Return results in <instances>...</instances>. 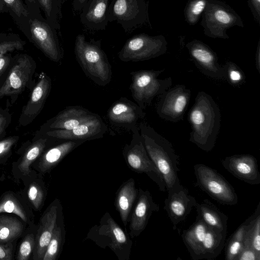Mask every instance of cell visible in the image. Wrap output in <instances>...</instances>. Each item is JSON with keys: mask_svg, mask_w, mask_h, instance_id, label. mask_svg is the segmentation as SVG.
Listing matches in <instances>:
<instances>
[{"mask_svg": "<svg viewBox=\"0 0 260 260\" xmlns=\"http://www.w3.org/2000/svg\"><path fill=\"white\" fill-rule=\"evenodd\" d=\"M188 120L191 128L189 141L204 151H211L215 145L221 122L219 107L211 95L203 91L198 93Z\"/></svg>", "mask_w": 260, "mask_h": 260, "instance_id": "6da1fadb", "label": "cell"}, {"mask_svg": "<svg viewBox=\"0 0 260 260\" xmlns=\"http://www.w3.org/2000/svg\"><path fill=\"white\" fill-rule=\"evenodd\" d=\"M139 129L149 157L164 178L166 191L180 186L179 156L171 143L145 123H140Z\"/></svg>", "mask_w": 260, "mask_h": 260, "instance_id": "7a4b0ae2", "label": "cell"}, {"mask_svg": "<svg viewBox=\"0 0 260 260\" xmlns=\"http://www.w3.org/2000/svg\"><path fill=\"white\" fill-rule=\"evenodd\" d=\"M74 52L76 60L83 72L95 84L104 86L112 78V67L101 48L100 40H86L84 35L76 38Z\"/></svg>", "mask_w": 260, "mask_h": 260, "instance_id": "3957f363", "label": "cell"}, {"mask_svg": "<svg viewBox=\"0 0 260 260\" xmlns=\"http://www.w3.org/2000/svg\"><path fill=\"white\" fill-rule=\"evenodd\" d=\"M226 235L208 226L197 215L195 221L183 231L182 240L193 260L213 259L223 249Z\"/></svg>", "mask_w": 260, "mask_h": 260, "instance_id": "277c9868", "label": "cell"}, {"mask_svg": "<svg viewBox=\"0 0 260 260\" xmlns=\"http://www.w3.org/2000/svg\"><path fill=\"white\" fill-rule=\"evenodd\" d=\"M85 239L101 248H110L119 260L130 258L133 241L108 212L103 215L98 224L90 228Z\"/></svg>", "mask_w": 260, "mask_h": 260, "instance_id": "5b68a950", "label": "cell"}, {"mask_svg": "<svg viewBox=\"0 0 260 260\" xmlns=\"http://www.w3.org/2000/svg\"><path fill=\"white\" fill-rule=\"evenodd\" d=\"M164 71L140 70L130 73L132 81L129 89L132 96L143 110L151 104L154 97L164 93L172 85L171 77L158 78Z\"/></svg>", "mask_w": 260, "mask_h": 260, "instance_id": "8992f818", "label": "cell"}, {"mask_svg": "<svg viewBox=\"0 0 260 260\" xmlns=\"http://www.w3.org/2000/svg\"><path fill=\"white\" fill-rule=\"evenodd\" d=\"M132 137L129 144H126L122 149V155L128 167L137 173L146 174L157 185L160 191H166L164 178L149 157L143 143L139 127L131 129Z\"/></svg>", "mask_w": 260, "mask_h": 260, "instance_id": "52a82bcc", "label": "cell"}, {"mask_svg": "<svg viewBox=\"0 0 260 260\" xmlns=\"http://www.w3.org/2000/svg\"><path fill=\"white\" fill-rule=\"evenodd\" d=\"M195 186L220 204L234 205L238 202L234 187L216 170L202 164L194 166Z\"/></svg>", "mask_w": 260, "mask_h": 260, "instance_id": "ba28073f", "label": "cell"}, {"mask_svg": "<svg viewBox=\"0 0 260 260\" xmlns=\"http://www.w3.org/2000/svg\"><path fill=\"white\" fill-rule=\"evenodd\" d=\"M29 39L51 61L58 62L62 51L55 29L40 13L39 6L35 9V16L29 11Z\"/></svg>", "mask_w": 260, "mask_h": 260, "instance_id": "9c48e42d", "label": "cell"}, {"mask_svg": "<svg viewBox=\"0 0 260 260\" xmlns=\"http://www.w3.org/2000/svg\"><path fill=\"white\" fill-rule=\"evenodd\" d=\"M12 65L5 82L0 87V99L10 96L12 103L32 83L37 63L26 54H19L12 59Z\"/></svg>", "mask_w": 260, "mask_h": 260, "instance_id": "30bf717a", "label": "cell"}, {"mask_svg": "<svg viewBox=\"0 0 260 260\" xmlns=\"http://www.w3.org/2000/svg\"><path fill=\"white\" fill-rule=\"evenodd\" d=\"M191 93V90L183 84L169 88L159 95L156 108L158 116L173 122L182 120Z\"/></svg>", "mask_w": 260, "mask_h": 260, "instance_id": "8fae6325", "label": "cell"}, {"mask_svg": "<svg viewBox=\"0 0 260 260\" xmlns=\"http://www.w3.org/2000/svg\"><path fill=\"white\" fill-rule=\"evenodd\" d=\"M144 0H111L109 4L108 22H116L125 32L134 30L144 20Z\"/></svg>", "mask_w": 260, "mask_h": 260, "instance_id": "7c38bea8", "label": "cell"}, {"mask_svg": "<svg viewBox=\"0 0 260 260\" xmlns=\"http://www.w3.org/2000/svg\"><path fill=\"white\" fill-rule=\"evenodd\" d=\"M107 129L106 124L98 114L94 117L80 123L70 129H53L44 134L59 141L84 140L100 139L104 137Z\"/></svg>", "mask_w": 260, "mask_h": 260, "instance_id": "4fadbf2b", "label": "cell"}, {"mask_svg": "<svg viewBox=\"0 0 260 260\" xmlns=\"http://www.w3.org/2000/svg\"><path fill=\"white\" fill-rule=\"evenodd\" d=\"M167 192L164 208L175 230L178 224L186 218L198 202L182 184Z\"/></svg>", "mask_w": 260, "mask_h": 260, "instance_id": "5bb4252c", "label": "cell"}, {"mask_svg": "<svg viewBox=\"0 0 260 260\" xmlns=\"http://www.w3.org/2000/svg\"><path fill=\"white\" fill-rule=\"evenodd\" d=\"M159 205L156 204L148 190L139 188V193L128 218L129 236L138 237L146 228L150 217L154 212H158Z\"/></svg>", "mask_w": 260, "mask_h": 260, "instance_id": "9a60e30c", "label": "cell"}, {"mask_svg": "<svg viewBox=\"0 0 260 260\" xmlns=\"http://www.w3.org/2000/svg\"><path fill=\"white\" fill-rule=\"evenodd\" d=\"M51 85V78L44 72L40 73L27 103L22 108L19 118L21 125L25 126L30 124L41 113L50 92Z\"/></svg>", "mask_w": 260, "mask_h": 260, "instance_id": "2e32d148", "label": "cell"}, {"mask_svg": "<svg viewBox=\"0 0 260 260\" xmlns=\"http://www.w3.org/2000/svg\"><path fill=\"white\" fill-rule=\"evenodd\" d=\"M223 167L233 176L247 183H260V173L257 161L250 154H235L225 157L222 161Z\"/></svg>", "mask_w": 260, "mask_h": 260, "instance_id": "e0dca14e", "label": "cell"}, {"mask_svg": "<svg viewBox=\"0 0 260 260\" xmlns=\"http://www.w3.org/2000/svg\"><path fill=\"white\" fill-rule=\"evenodd\" d=\"M62 206L58 199H55L42 215L35 240V259L43 260L54 229L61 213Z\"/></svg>", "mask_w": 260, "mask_h": 260, "instance_id": "ac0fdd59", "label": "cell"}, {"mask_svg": "<svg viewBox=\"0 0 260 260\" xmlns=\"http://www.w3.org/2000/svg\"><path fill=\"white\" fill-rule=\"evenodd\" d=\"M145 116L137 104L126 98H120L109 108L107 117L111 124L131 129Z\"/></svg>", "mask_w": 260, "mask_h": 260, "instance_id": "d6986e66", "label": "cell"}, {"mask_svg": "<svg viewBox=\"0 0 260 260\" xmlns=\"http://www.w3.org/2000/svg\"><path fill=\"white\" fill-rule=\"evenodd\" d=\"M159 54V48L154 41L138 35L128 39L119 51L118 57L124 62L139 61L155 57Z\"/></svg>", "mask_w": 260, "mask_h": 260, "instance_id": "ffe728a7", "label": "cell"}, {"mask_svg": "<svg viewBox=\"0 0 260 260\" xmlns=\"http://www.w3.org/2000/svg\"><path fill=\"white\" fill-rule=\"evenodd\" d=\"M97 115L81 106H69L48 120L43 125L41 133L53 129H70Z\"/></svg>", "mask_w": 260, "mask_h": 260, "instance_id": "44dd1931", "label": "cell"}, {"mask_svg": "<svg viewBox=\"0 0 260 260\" xmlns=\"http://www.w3.org/2000/svg\"><path fill=\"white\" fill-rule=\"evenodd\" d=\"M109 1L88 0L80 12V19L82 24L92 30L105 29L109 22L107 15Z\"/></svg>", "mask_w": 260, "mask_h": 260, "instance_id": "7402d4cb", "label": "cell"}, {"mask_svg": "<svg viewBox=\"0 0 260 260\" xmlns=\"http://www.w3.org/2000/svg\"><path fill=\"white\" fill-rule=\"evenodd\" d=\"M84 140H68L60 142L46 149L41 155L38 169L43 173L50 172L68 154L83 144Z\"/></svg>", "mask_w": 260, "mask_h": 260, "instance_id": "603a6c76", "label": "cell"}, {"mask_svg": "<svg viewBox=\"0 0 260 260\" xmlns=\"http://www.w3.org/2000/svg\"><path fill=\"white\" fill-rule=\"evenodd\" d=\"M138 193L139 188L136 187L135 181L132 178L123 182L116 192L114 205L125 226L128 222V218Z\"/></svg>", "mask_w": 260, "mask_h": 260, "instance_id": "cb8c5ba5", "label": "cell"}, {"mask_svg": "<svg viewBox=\"0 0 260 260\" xmlns=\"http://www.w3.org/2000/svg\"><path fill=\"white\" fill-rule=\"evenodd\" d=\"M196 67L205 75L216 79L225 77L224 66L220 65L213 53L201 47H194L190 50Z\"/></svg>", "mask_w": 260, "mask_h": 260, "instance_id": "d4e9b609", "label": "cell"}, {"mask_svg": "<svg viewBox=\"0 0 260 260\" xmlns=\"http://www.w3.org/2000/svg\"><path fill=\"white\" fill-rule=\"evenodd\" d=\"M194 208L198 215L211 228L227 234L228 217L209 200L197 203Z\"/></svg>", "mask_w": 260, "mask_h": 260, "instance_id": "484cf974", "label": "cell"}, {"mask_svg": "<svg viewBox=\"0 0 260 260\" xmlns=\"http://www.w3.org/2000/svg\"><path fill=\"white\" fill-rule=\"evenodd\" d=\"M36 140L24 152L21 160L18 165L19 171L24 175L30 173V165L47 149L48 146H52L62 142L44 134Z\"/></svg>", "mask_w": 260, "mask_h": 260, "instance_id": "4316f807", "label": "cell"}, {"mask_svg": "<svg viewBox=\"0 0 260 260\" xmlns=\"http://www.w3.org/2000/svg\"><path fill=\"white\" fill-rule=\"evenodd\" d=\"M66 230L63 212L60 214L48 245L43 260H56L59 257L65 241Z\"/></svg>", "mask_w": 260, "mask_h": 260, "instance_id": "83f0119b", "label": "cell"}, {"mask_svg": "<svg viewBox=\"0 0 260 260\" xmlns=\"http://www.w3.org/2000/svg\"><path fill=\"white\" fill-rule=\"evenodd\" d=\"M251 215L242 223L229 239L225 248L226 260H237L244 245L246 230L251 219Z\"/></svg>", "mask_w": 260, "mask_h": 260, "instance_id": "f1b7e54d", "label": "cell"}, {"mask_svg": "<svg viewBox=\"0 0 260 260\" xmlns=\"http://www.w3.org/2000/svg\"><path fill=\"white\" fill-rule=\"evenodd\" d=\"M251 215L245 234L243 247L251 249L260 254V203Z\"/></svg>", "mask_w": 260, "mask_h": 260, "instance_id": "f546056e", "label": "cell"}, {"mask_svg": "<svg viewBox=\"0 0 260 260\" xmlns=\"http://www.w3.org/2000/svg\"><path fill=\"white\" fill-rule=\"evenodd\" d=\"M23 225L15 217L0 216V243L11 242L22 234Z\"/></svg>", "mask_w": 260, "mask_h": 260, "instance_id": "4dcf8cb0", "label": "cell"}, {"mask_svg": "<svg viewBox=\"0 0 260 260\" xmlns=\"http://www.w3.org/2000/svg\"><path fill=\"white\" fill-rule=\"evenodd\" d=\"M44 11L46 19L56 29L60 28L59 19L61 17V8L58 0H37Z\"/></svg>", "mask_w": 260, "mask_h": 260, "instance_id": "1f68e13d", "label": "cell"}, {"mask_svg": "<svg viewBox=\"0 0 260 260\" xmlns=\"http://www.w3.org/2000/svg\"><path fill=\"white\" fill-rule=\"evenodd\" d=\"M26 42L15 34H0V58L15 51L23 50Z\"/></svg>", "mask_w": 260, "mask_h": 260, "instance_id": "d6a6232c", "label": "cell"}, {"mask_svg": "<svg viewBox=\"0 0 260 260\" xmlns=\"http://www.w3.org/2000/svg\"><path fill=\"white\" fill-rule=\"evenodd\" d=\"M14 213L18 216L23 221L27 220L26 215L18 200L10 194L5 196L0 201L1 213Z\"/></svg>", "mask_w": 260, "mask_h": 260, "instance_id": "836d02e7", "label": "cell"}, {"mask_svg": "<svg viewBox=\"0 0 260 260\" xmlns=\"http://www.w3.org/2000/svg\"><path fill=\"white\" fill-rule=\"evenodd\" d=\"M10 12L13 13L16 20L27 21L29 24L30 13L29 10L21 0H3Z\"/></svg>", "mask_w": 260, "mask_h": 260, "instance_id": "e575fe53", "label": "cell"}, {"mask_svg": "<svg viewBox=\"0 0 260 260\" xmlns=\"http://www.w3.org/2000/svg\"><path fill=\"white\" fill-rule=\"evenodd\" d=\"M225 77L229 82L234 85H238L244 82V74L241 69L233 62H227L223 65Z\"/></svg>", "mask_w": 260, "mask_h": 260, "instance_id": "d590c367", "label": "cell"}, {"mask_svg": "<svg viewBox=\"0 0 260 260\" xmlns=\"http://www.w3.org/2000/svg\"><path fill=\"white\" fill-rule=\"evenodd\" d=\"M28 198L36 209H40L43 205L45 193L38 184L35 183L29 185L27 191Z\"/></svg>", "mask_w": 260, "mask_h": 260, "instance_id": "8d00e7d4", "label": "cell"}, {"mask_svg": "<svg viewBox=\"0 0 260 260\" xmlns=\"http://www.w3.org/2000/svg\"><path fill=\"white\" fill-rule=\"evenodd\" d=\"M35 245V239L32 234L27 235L22 241L19 248L17 259L27 260Z\"/></svg>", "mask_w": 260, "mask_h": 260, "instance_id": "74e56055", "label": "cell"}, {"mask_svg": "<svg viewBox=\"0 0 260 260\" xmlns=\"http://www.w3.org/2000/svg\"><path fill=\"white\" fill-rule=\"evenodd\" d=\"M19 136H14L0 140V157L8 154L19 140Z\"/></svg>", "mask_w": 260, "mask_h": 260, "instance_id": "f35d334b", "label": "cell"}, {"mask_svg": "<svg viewBox=\"0 0 260 260\" xmlns=\"http://www.w3.org/2000/svg\"><path fill=\"white\" fill-rule=\"evenodd\" d=\"M12 116L9 110L0 108V138L6 134V129L11 122Z\"/></svg>", "mask_w": 260, "mask_h": 260, "instance_id": "ab89813d", "label": "cell"}, {"mask_svg": "<svg viewBox=\"0 0 260 260\" xmlns=\"http://www.w3.org/2000/svg\"><path fill=\"white\" fill-rule=\"evenodd\" d=\"M260 254L253 250L243 247L238 256L237 260H259Z\"/></svg>", "mask_w": 260, "mask_h": 260, "instance_id": "60d3db41", "label": "cell"}, {"mask_svg": "<svg viewBox=\"0 0 260 260\" xmlns=\"http://www.w3.org/2000/svg\"><path fill=\"white\" fill-rule=\"evenodd\" d=\"M13 259L12 246L11 245L0 244V259L11 260Z\"/></svg>", "mask_w": 260, "mask_h": 260, "instance_id": "b9f144b4", "label": "cell"}, {"mask_svg": "<svg viewBox=\"0 0 260 260\" xmlns=\"http://www.w3.org/2000/svg\"><path fill=\"white\" fill-rule=\"evenodd\" d=\"M12 57L8 53L0 58V78L11 63Z\"/></svg>", "mask_w": 260, "mask_h": 260, "instance_id": "7bdbcfd3", "label": "cell"}, {"mask_svg": "<svg viewBox=\"0 0 260 260\" xmlns=\"http://www.w3.org/2000/svg\"><path fill=\"white\" fill-rule=\"evenodd\" d=\"M215 19L223 24H228L231 21L230 16L224 11L218 10L214 13Z\"/></svg>", "mask_w": 260, "mask_h": 260, "instance_id": "ee69618b", "label": "cell"}, {"mask_svg": "<svg viewBox=\"0 0 260 260\" xmlns=\"http://www.w3.org/2000/svg\"><path fill=\"white\" fill-rule=\"evenodd\" d=\"M206 2L204 0H200L197 2L191 9L192 13L196 15H200L204 10Z\"/></svg>", "mask_w": 260, "mask_h": 260, "instance_id": "f6af8a7d", "label": "cell"}, {"mask_svg": "<svg viewBox=\"0 0 260 260\" xmlns=\"http://www.w3.org/2000/svg\"><path fill=\"white\" fill-rule=\"evenodd\" d=\"M88 0H73V9L75 12H80Z\"/></svg>", "mask_w": 260, "mask_h": 260, "instance_id": "bcb514c9", "label": "cell"}, {"mask_svg": "<svg viewBox=\"0 0 260 260\" xmlns=\"http://www.w3.org/2000/svg\"><path fill=\"white\" fill-rule=\"evenodd\" d=\"M7 8L3 0H0V14L5 11Z\"/></svg>", "mask_w": 260, "mask_h": 260, "instance_id": "7dc6e473", "label": "cell"}, {"mask_svg": "<svg viewBox=\"0 0 260 260\" xmlns=\"http://www.w3.org/2000/svg\"><path fill=\"white\" fill-rule=\"evenodd\" d=\"M27 5H29L30 6L35 5L36 4H39L37 0H25Z\"/></svg>", "mask_w": 260, "mask_h": 260, "instance_id": "c3c4849f", "label": "cell"}, {"mask_svg": "<svg viewBox=\"0 0 260 260\" xmlns=\"http://www.w3.org/2000/svg\"><path fill=\"white\" fill-rule=\"evenodd\" d=\"M61 6L62 4H63L66 2H67L68 0H58Z\"/></svg>", "mask_w": 260, "mask_h": 260, "instance_id": "681fc988", "label": "cell"}, {"mask_svg": "<svg viewBox=\"0 0 260 260\" xmlns=\"http://www.w3.org/2000/svg\"><path fill=\"white\" fill-rule=\"evenodd\" d=\"M258 3H259L260 0H256Z\"/></svg>", "mask_w": 260, "mask_h": 260, "instance_id": "f907efd6", "label": "cell"}]
</instances>
